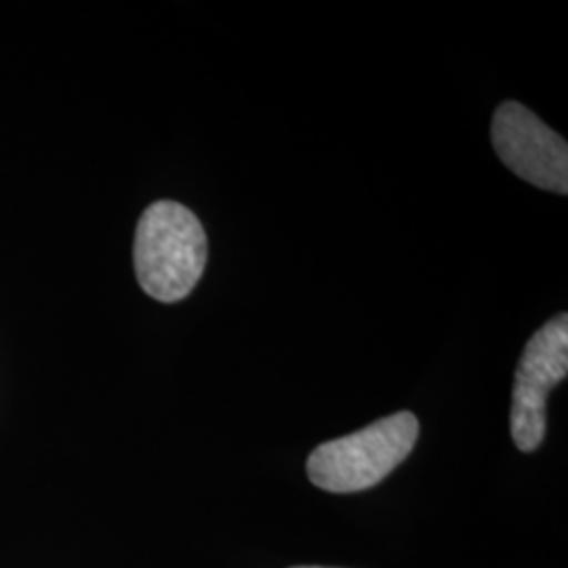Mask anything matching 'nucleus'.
<instances>
[{"label": "nucleus", "mask_w": 568, "mask_h": 568, "mask_svg": "<svg viewBox=\"0 0 568 568\" xmlns=\"http://www.w3.org/2000/svg\"><path fill=\"white\" fill-rule=\"evenodd\" d=\"M297 568H325V567H297Z\"/></svg>", "instance_id": "nucleus-5"}, {"label": "nucleus", "mask_w": 568, "mask_h": 568, "mask_svg": "<svg viewBox=\"0 0 568 568\" xmlns=\"http://www.w3.org/2000/svg\"><path fill=\"white\" fill-rule=\"evenodd\" d=\"M568 373V316L558 314L541 326L523 352L511 394V438L523 453H530L546 438V405L549 392Z\"/></svg>", "instance_id": "nucleus-3"}, {"label": "nucleus", "mask_w": 568, "mask_h": 568, "mask_svg": "<svg viewBox=\"0 0 568 568\" xmlns=\"http://www.w3.org/2000/svg\"><path fill=\"white\" fill-rule=\"evenodd\" d=\"M419 422L400 410L349 436L314 448L307 459L310 480L328 493H358L379 485L410 455Z\"/></svg>", "instance_id": "nucleus-2"}, {"label": "nucleus", "mask_w": 568, "mask_h": 568, "mask_svg": "<svg viewBox=\"0 0 568 568\" xmlns=\"http://www.w3.org/2000/svg\"><path fill=\"white\" fill-rule=\"evenodd\" d=\"M490 140L501 163L520 180L567 194L568 145L523 103H501L493 116Z\"/></svg>", "instance_id": "nucleus-4"}, {"label": "nucleus", "mask_w": 568, "mask_h": 568, "mask_svg": "<svg viewBox=\"0 0 568 568\" xmlns=\"http://www.w3.org/2000/svg\"><path fill=\"white\" fill-rule=\"evenodd\" d=\"M206 255L203 224L190 209L159 201L143 211L133 260L138 281L152 300L173 304L187 297L203 276Z\"/></svg>", "instance_id": "nucleus-1"}]
</instances>
